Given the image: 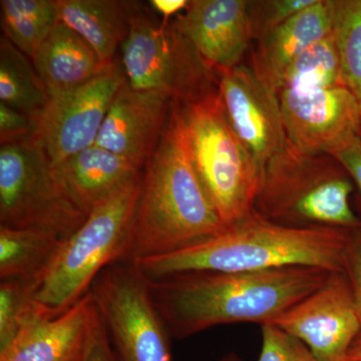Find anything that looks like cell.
<instances>
[{"label": "cell", "instance_id": "cell-24", "mask_svg": "<svg viewBox=\"0 0 361 361\" xmlns=\"http://www.w3.org/2000/svg\"><path fill=\"white\" fill-rule=\"evenodd\" d=\"M344 85L334 35L311 45L282 71L274 87L281 90H314Z\"/></svg>", "mask_w": 361, "mask_h": 361}, {"label": "cell", "instance_id": "cell-14", "mask_svg": "<svg viewBox=\"0 0 361 361\" xmlns=\"http://www.w3.org/2000/svg\"><path fill=\"white\" fill-rule=\"evenodd\" d=\"M173 104L163 94L134 90L126 82L109 109L94 145L144 170L165 132Z\"/></svg>", "mask_w": 361, "mask_h": 361}, {"label": "cell", "instance_id": "cell-4", "mask_svg": "<svg viewBox=\"0 0 361 361\" xmlns=\"http://www.w3.org/2000/svg\"><path fill=\"white\" fill-rule=\"evenodd\" d=\"M142 179L94 207L82 225L63 239L40 278L37 300L51 317L70 310L106 268L128 262Z\"/></svg>", "mask_w": 361, "mask_h": 361}, {"label": "cell", "instance_id": "cell-12", "mask_svg": "<svg viewBox=\"0 0 361 361\" xmlns=\"http://www.w3.org/2000/svg\"><path fill=\"white\" fill-rule=\"evenodd\" d=\"M269 324L303 342L322 361H345L361 334L345 272H332L322 287Z\"/></svg>", "mask_w": 361, "mask_h": 361}, {"label": "cell", "instance_id": "cell-21", "mask_svg": "<svg viewBox=\"0 0 361 361\" xmlns=\"http://www.w3.org/2000/svg\"><path fill=\"white\" fill-rule=\"evenodd\" d=\"M63 239L40 229L0 226V281L39 280L49 267Z\"/></svg>", "mask_w": 361, "mask_h": 361}, {"label": "cell", "instance_id": "cell-26", "mask_svg": "<svg viewBox=\"0 0 361 361\" xmlns=\"http://www.w3.org/2000/svg\"><path fill=\"white\" fill-rule=\"evenodd\" d=\"M39 283V280L0 281V350L6 348L30 323L49 316L37 300Z\"/></svg>", "mask_w": 361, "mask_h": 361}, {"label": "cell", "instance_id": "cell-19", "mask_svg": "<svg viewBox=\"0 0 361 361\" xmlns=\"http://www.w3.org/2000/svg\"><path fill=\"white\" fill-rule=\"evenodd\" d=\"M332 27V0H316L268 33L255 70L274 87L284 68L311 45L331 35Z\"/></svg>", "mask_w": 361, "mask_h": 361}, {"label": "cell", "instance_id": "cell-7", "mask_svg": "<svg viewBox=\"0 0 361 361\" xmlns=\"http://www.w3.org/2000/svg\"><path fill=\"white\" fill-rule=\"evenodd\" d=\"M130 87L187 104L213 92L209 71L178 18L158 20L135 2L129 32L121 47Z\"/></svg>", "mask_w": 361, "mask_h": 361}, {"label": "cell", "instance_id": "cell-3", "mask_svg": "<svg viewBox=\"0 0 361 361\" xmlns=\"http://www.w3.org/2000/svg\"><path fill=\"white\" fill-rule=\"evenodd\" d=\"M226 228L195 168L180 106L174 103L161 141L142 171L128 262L182 250Z\"/></svg>", "mask_w": 361, "mask_h": 361}, {"label": "cell", "instance_id": "cell-16", "mask_svg": "<svg viewBox=\"0 0 361 361\" xmlns=\"http://www.w3.org/2000/svg\"><path fill=\"white\" fill-rule=\"evenodd\" d=\"M97 318L89 292L61 315L30 323L0 350V361H85Z\"/></svg>", "mask_w": 361, "mask_h": 361}, {"label": "cell", "instance_id": "cell-9", "mask_svg": "<svg viewBox=\"0 0 361 361\" xmlns=\"http://www.w3.org/2000/svg\"><path fill=\"white\" fill-rule=\"evenodd\" d=\"M90 295L118 361H174L170 332L157 310L149 280L130 262L106 268Z\"/></svg>", "mask_w": 361, "mask_h": 361}, {"label": "cell", "instance_id": "cell-2", "mask_svg": "<svg viewBox=\"0 0 361 361\" xmlns=\"http://www.w3.org/2000/svg\"><path fill=\"white\" fill-rule=\"evenodd\" d=\"M353 232L280 224L253 210L215 236L133 264L149 280L198 271L250 272L294 266L344 272Z\"/></svg>", "mask_w": 361, "mask_h": 361}, {"label": "cell", "instance_id": "cell-30", "mask_svg": "<svg viewBox=\"0 0 361 361\" xmlns=\"http://www.w3.org/2000/svg\"><path fill=\"white\" fill-rule=\"evenodd\" d=\"M316 0H275L268 2L267 16H266L264 32L269 33L273 30L290 20L296 14L314 4Z\"/></svg>", "mask_w": 361, "mask_h": 361}, {"label": "cell", "instance_id": "cell-17", "mask_svg": "<svg viewBox=\"0 0 361 361\" xmlns=\"http://www.w3.org/2000/svg\"><path fill=\"white\" fill-rule=\"evenodd\" d=\"M56 168L71 198L87 215L111 195L141 178L144 171L97 145Z\"/></svg>", "mask_w": 361, "mask_h": 361}, {"label": "cell", "instance_id": "cell-35", "mask_svg": "<svg viewBox=\"0 0 361 361\" xmlns=\"http://www.w3.org/2000/svg\"><path fill=\"white\" fill-rule=\"evenodd\" d=\"M219 361H244V360H242L237 353H231L223 356Z\"/></svg>", "mask_w": 361, "mask_h": 361}, {"label": "cell", "instance_id": "cell-32", "mask_svg": "<svg viewBox=\"0 0 361 361\" xmlns=\"http://www.w3.org/2000/svg\"><path fill=\"white\" fill-rule=\"evenodd\" d=\"M85 361H118L106 325L99 314Z\"/></svg>", "mask_w": 361, "mask_h": 361}, {"label": "cell", "instance_id": "cell-10", "mask_svg": "<svg viewBox=\"0 0 361 361\" xmlns=\"http://www.w3.org/2000/svg\"><path fill=\"white\" fill-rule=\"evenodd\" d=\"M127 82L116 59L84 84L49 97L35 137L56 166L96 144L114 99Z\"/></svg>", "mask_w": 361, "mask_h": 361}, {"label": "cell", "instance_id": "cell-1", "mask_svg": "<svg viewBox=\"0 0 361 361\" xmlns=\"http://www.w3.org/2000/svg\"><path fill=\"white\" fill-rule=\"evenodd\" d=\"M332 272L294 267L250 272H185L149 280L152 296L173 338L218 325L261 326L317 290Z\"/></svg>", "mask_w": 361, "mask_h": 361}, {"label": "cell", "instance_id": "cell-34", "mask_svg": "<svg viewBox=\"0 0 361 361\" xmlns=\"http://www.w3.org/2000/svg\"><path fill=\"white\" fill-rule=\"evenodd\" d=\"M345 361H361V334L351 346Z\"/></svg>", "mask_w": 361, "mask_h": 361}, {"label": "cell", "instance_id": "cell-15", "mask_svg": "<svg viewBox=\"0 0 361 361\" xmlns=\"http://www.w3.org/2000/svg\"><path fill=\"white\" fill-rule=\"evenodd\" d=\"M177 18L211 70H229L239 66L252 35L248 2L195 0Z\"/></svg>", "mask_w": 361, "mask_h": 361}, {"label": "cell", "instance_id": "cell-6", "mask_svg": "<svg viewBox=\"0 0 361 361\" xmlns=\"http://www.w3.org/2000/svg\"><path fill=\"white\" fill-rule=\"evenodd\" d=\"M178 104L195 168L228 227L254 210L262 171L233 130L219 90Z\"/></svg>", "mask_w": 361, "mask_h": 361}, {"label": "cell", "instance_id": "cell-33", "mask_svg": "<svg viewBox=\"0 0 361 361\" xmlns=\"http://www.w3.org/2000/svg\"><path fill=\"white\" fill-rule=\"evenodd\" d=\"M189 4L188 0H151L149 2L152 11L160 14L164 20H172L176 14L186 11Z\"/></svg>", "mask_w": 361, "mask_h": 361}, {"label": "cell", "instance_id": "cell-29", "mask_svg": "<svg viewBox=\"0 0 361 361\" xmlns=\"http://www.w3.org/2000/svg\"><path fill=\"white\" fill-rule=\"evenodd\" d=\"M344 272L348 275L350 283L361 325V228L353 232V239L346 254Z\"/></svg>", "mask_w": 361, "mask_h": 361}, {"label": "cell", "instance_id": "cell-13", "mask_svg": "<svg viewBox=\"0 0 361 361\" xmlns=\"http://www.w3.org/2000/svg\"><path fill=\"white\" fill-rule=\"evenodd\" d=\"M287 139L306 156L329 155L361 135L360 111L344 85L278 92Z\"/></svg>", "mask_w": 361, "mask_h": 361}, {"label": "cell", "instance_id": "cell-5", "mask_svg": "<svg viewBox=\"0 0 361 361\" xmlns=\"http://www.w3.org/2000/svg\"><path fill=\"white\" fill-rule=\"evenodd\" d=\"M355 185L329 155L306 156L291 147L263 173L254 210L293 227L355 230L361 218L350 203Z\"/></svg>", "mask_w": 361, "mask_h": 361}, {"label": "cell", "instance_id": "cell-27", "mask_svg": "<svg viewBox=\"0 0 361 361\" xmlns=\"http://www.w3.org/2000/svg\"><path fill=\"white\" fill-rule=\"evenodd\" d=\"M262 345L258 361H322L303 342L273 324L261 326Z\"/></svg>", "mask_w": 361, "mask_h": 361}, {"label": "cell", "instance_id": "cell-28", "mask_svg": "<svg viewBox=\"0 0 361 361\" xmlns=\"http://www.w3.org/2000/svg\"><path fill=\"white\" fill-rule=\"evenodd\" d=\"M35 118L0 103V142L23 141L35 135Z\"/></svg>", "mask_w": 361, "mask_h": 361}, {"label": "cell", "instance_id": "cell-11", "mask_svg": "<svg viewBox=\"0 0 361 361\" xmlns=\"http://www.w3.org/2000/svg\"><path fill=\"white\" fill-rule=\"evenodd\" d=\"M218 90L233 130L264 173L290 148L278 92L255 68L237 66L218 71Z\"/></svg>", "mask_w": 361, "mask_h": 361}, {"label": "cell", "instance_id": "cell-31", "mask_svg": "<svg viewBox=\"0 0 361 361\" xmlns=\"http://www.w3.org/2000/svg\"><path fill=\"white\" fill-rule=\"evenodd\" d=\"M331 157L343 167L360 194L361 204V135H356L341 147Z\"/></svg>", "mask_w": 361, "mask_h": 361}, {"label": "cell", "instance_id": "cell-22", "mask_svg": "<svg viewBox=\"0 0 361 361\" xmlns=\"http://www.w3.org/2000/svg\"><path fill=\"white\" fill-rule=\"evenodd\" d=\"M49 96L32 59L6 37L0 39V103L37 118Z\"/></svg>", "mask_w": 361, "mask_h": 361}, {"label": "cell", "instance_id": "cell-8", "mask_svg": "<svg viewBox=\"0 0 361 361\" xmlns=\"http://www.w3.org/2000/svg\"><path fill=\"white\" fill-rule=\"evenodd\" d=\"M58 168L35 135L0 147V226L66 238L84 223Z\"/></svg>", "mask_w": 361, "mask_h": 361}, {"label": "cell", "instance_id": "cell-23", "mask_svg": "<svg viewBox=\"0 0 361 361\" xmlns=\"http://www.w3.org/2000/svg\"><path fill=\"white\" fill-rule=\"evenodd\" d=\"M4 37L33 59L59 23L56 0H1Z\"/></svg>", "mask_w": 361, "mask_h": 361}, {"label": "cell", "instance_id": "cell-20", "mask_svg": "<svg viewBox=\"0 0 361 361\" xmlns=\"http://www.w3.org/2000/svg\"><path fill=\"white\" fill-rule=\"evenodd\" d=\"M32 61L49 97L84 84L106 66L80 35L61 21Z\"/></svg>", "mask_w": 361, "mask_h": 361}, {"label": "cell", "instance_id": "cell-18", "mask_svg": "<svg viewBox=\"0 0 361 361\" xmlns=\"http://www.w3.org/2000/svg\"><path fill=\"white\" fill-rule=\"evenodd\" d=\"M59 21L80 35L102 65L116 61L128 32L135 2L118 0H56Z\"/></svg>", "mask_w": 361, "mask_h": 361}, {"label": "cell", "instance_id": "cell-25", "mask_svg": "<svg viewBox=\"0 0 361 361\" xmlns=\"http://www.w3.org/2000/svg\"><path fill=\"white\" fill-rule=\"evenodd\" d=\"M334 27L342 80L355 97L361 120V0H332Z\"/></svg>", "mask_w": 361, "mask_h": 361}]
</instances>
